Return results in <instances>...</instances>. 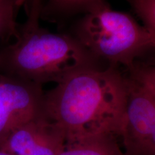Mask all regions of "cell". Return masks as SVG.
I'll use <instances>...</instances> for the list:
<instances>
[{
	"label": "cell",
	"instance_id": "6da1fadb",
	"mask_svg": "<svg viewBox=\"0 0 155 155\" xmlns=\"http://www.w3.org/2000/svg\"><path fill=\"white\" fill-rule=\"evenodd\" d=\"M127 78L115 67L81 70L45 93L44 114L58 127L65 146L88 139L121 137Z\"/></svg>",
	"mask_w": 155,
	"mask_h": 155
},
{
	"label": "cell",
	"instance_id": "7a4b0ae2",
	"mask_svg": "<svg viewBox=\"0 0 155 155\" xmlns=\"http://www.w3.org/2000/svg\"><path fill=\"white\" fill-rule=\"evenodd\" d=\"M42 7L41 0H32L26 22L16 31V41L0 52V75L42 86L98 67V61L75 37L40 26Z\"/></svg>",
	"mask_w": 155,
	"mask_h": 155
},
{
	"label": "cell",
	"instance_id": "3957f363",
	"mask_svg": "<svg viewBox=\"0 0 155 155\" xmlns=\"http://www.w3.org/2000/svg\"><path fill=\"white\" fill-rule=\"evenodd\" d=\"M75 38L97 61L128 70L137 58L155 49L150 34L130 15L105 5L86 13L78 23Z\"/></svg>",
	"mask_w": 155,
	"mask_h": 155
},
{
	"label": "cell",
	"instance_id": "277c9868",
	"mask_svg": "<svg viewBox=\"0 0 155 155\" xmlns=\"http://www.w3.org/2000/svg\"><path fill=\"white\" fill-rule=\"evenodd\" d=\"M42 86L0 75V147L15 130L44 114Z\"/></svg>",
	"mask_w": 155,
	"mask_h": 155
},
{
	"label": "cell",
	"instance_id": "5b68a950",
	"mask_svg": "<svg viewBox=\"0 0 155 155\" xmlns=\"http://www.w3.org/2000/svg\"><path fill=\"white\" fill-rule=\"evenodd\" d=\"M155 129V94L144 85L127 78L124 126L121 138L124 155H131Z\"/></svg>",
	"mask_w": 155,
	"mask_h": 155
},
{
	"label": "cell",
	"instance_id": "8992f818",
	"mask_svg": "<svg viewBox=\"0 0 155 155\" xmlns=\"http://www.w3.org/2000/svg\"><path fill=\"white\" fill-rule=\"evenodd\" d=\"M65 147L62 131L43 114L13 131L0 149L15 155H59Z\"/></svg>",
	"mask_w": 155,
	"mask_h": 155
},
{
	"label": "cell",
	"instance_id": "52a82bcc",
	"mask_svg": "<svg viewBox=\"0 0 155 155\" xmlns=\"http://www.w3.org/2000/svg\"><path fill=\"white\" fill-rule=\"evenodd\" d=\"M59 155H124L114 136H102L66 145Z\"/></svg>",
	"mask_w": 155,
	"mask_h": 155
},
{
	"label": "cell",
	"instance_id": "ba28073f",
	"mask_svg": "<svg viewBox=\"0 0 155 155\" xmlns=\"http://www.w3.org/2000/svg\"><path fill=\"white\" fill-rule=\"evenodd\" d=\"M105 4L104 0H48L45 7H42L41 16L42 15L63 16L78 12L86 14Z\"/></svg>",
	"mask_w": 155,
	"mask_h": 155
},
{
	"label": "cell",
	"instance_id": "9c48e42d",
	"mask_svg": "<svg viewBox=\"0 0 155 155\" xmlns=\"http://www.w3.org/2000/svg\"><path fill=\"white\" fill-rule=\"evenodd\" d=\"M150 34L155 48V0H128Z\"/></svg>",
	"mask_w": 155,
	"mask_h": 155
},
{
	"label": "cell",
	"instance_id": "30bf717a",
	"mask_svg": "<svg viewBox=\"0 0 155 155\" xmlns=\"http://www.w3.org/2000/svg\"><path fill=\"white\" fill-rule=\"evenodd\" d=\"M16 0H0V38L11 32H16L15 9Z\"/></svg>",
	"mask_w": 155,
	"mask_h": 155
},
{
	"label": "cell",
	"instance_id": "8fae6325",
	"mask_svg": "<svg viewBox=\"0 0 155 155\" xmlns=\"http://www.w3.org/2000/svg\"><path fill=\"white\" fill-rule=\"evenodd\" d=\"M129 71L131 78L144 85L155 94V65H139L136 63Z\"/></svg>",
	"mask_w": 155,
	"mask_h": 155
},
{
	"label": "cell",
	"instance_id": "7c38bea8",
	"mask_svg": "<svg viewBox=\"0 0 155 155\" xmlns=\"http://www.w3.org/2000/svg\"><path fill=\"white\" fill-rule=\"evenodd\" d=\"M131 155H155V129Z\"/></svg>",
	"mask_w": 155,
	"mask_h": 155
},
{
	"label": "cell",
	"instance_id": "4fadbf2b",
	"mask_svg": "<svg viewBox=\"0 0 155 155\" xmlns=\"http://www.w3.org/2000/svg\"><path fill=\"white\" fill-rule=\"evenodd\" d=\"M0 155H15L12 153H10L7 151L4 150L2 149H0Z\"/></svg>",
	"mask_w": 155,
	"mask_h": 155
},
{
	"label": "cell",
	"instance_id": "5bb4252c",
	"mask_svg": "<svg viewBox=\"0 0 155 155\" xmlns=\"http://www.w3.org/2000/svg\"><path fill=\"white\" fill-rule=\"evenodd\" d=\"M26 1H27V0H16L17 6V7H19V6H21L22 5H23V4H24Z\"/></svg>",
	"mask_w": 155,
	"mask_h": 155
}]
</instances>
